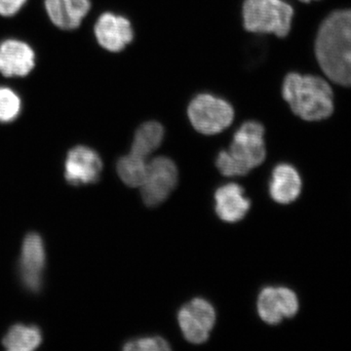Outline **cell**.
<instances>
[{"label":"cell","instance_id":"obj_14","mask_svg":"<svg viewBox=\"0 0 351 351\" xmlns=\"http://www.w3.org/2000/svg\"><path fill=\"white\" fill-rule=\"evenodd\" d=\"M251 207V201L239 184L230 182L219 186L215 193V211L221 221L237 223L244 219Z\"/></svg>","mask_w":351,"mask_h":351},{"label":"cell","instance_id":"obj_5","mask_svg":"<svg viewBox=\"0 0 351 351\" xmlns=\"http://www.w3.org/2000/svg\"><path fill=\"white\" fill-rule=\"evenodd\" d=\"M47 253L43 237L38 232L25 234L17 262L18 280L25 292L38 295L43 290Z\"/></svg>","mask_w":351,"mask_h":351},{"label":"cell","instance_id":"obj_17","mask_svg":"<svg viewBox=\"0 0 351 351\" xmlns=\"http://www.w3.org/2000/svg\"><path fill=\"white\" fill-rule=\"evenodd\" d=\"M164 138V128L156 121H147L142 124L135 135L131 145V154L147 158L156 152Z\"/></svg>","mask_w":351,"mask_h":351},{"label":"cell","instance_id":"obj_9","mask_svg":"<svg viewBox=\"0 0 351 351\" xmlns=\"http://www.w3.org/2000/svg\"><path fill=\"white\" fill-rule=\"evenodd\" d=\"M178 322L186 341L193 345H201L207 341L213 330L216 311L211 302L195 298L180 309Z\"/></svg>","mask_w":351,"mask_h":351},{"label":"cell","instance_id":"obj_2","mask_svg":"<svg viewBox=\"0 0 351 351\" xmlns=\"http://www.w3.org/2000/svg\"><path fill=\"white\" fill-rule=\"evenodd\" d=\"M282 94L293 112L306 121L326 119L334 112L332 88L319 76L289 73Z\"/></svg>","mask_w":351,"mask_h":351},{"label":"cell","instance_id":"obj_22","mask_svg":"<svg viewBox=\"0 0 351 351\" xmlns=\"http://www.w3.org/2000/svg\"><path fill=\"white\" fill-rule=\"evenodd\" d=\"M302 2H311L313 1V0H301Z\"/></svg>","mask_w":351,"mask_h":351},{"label":"cell","instance_id":"obj_20","mask_svg":"<svg viewBox=\"0 0 351 351\" xmlns=\"http://www.w3.org/2000/svg\"><path fill=\"white\" fill-rule=\"evenodd\" d=\"M122 350L126 351H166L171 350V346L166 339L161 337H145L126 341Z\"/></svg>","mask_w":351,"mask_h":351},{"label":"cell","instance_id":"obj_18","mask_svg":"<svg viewBox=\"0 0 351 351\" xmlns=\"http://www.w3.org/2000/svg\"><path fill=\"white\" fill-rule=\"evenodd\" d=\"M149 161L147 158L129 152L120 157L117 163V172L122 182L130 188H141L147 179Z\"/></svg>","mask_w":351,"mask_h":351},{"label":"cell","instance_id":"obj_19","mask_svg":"<svg viewBox=\"0 0 351 351\" xmlns=\"http://www.w3.org/2000/svg\"><path fill=\"white\" fill-rule=\"evenodd\" d=\"M24 101L21 95L8 85H0V124L14 123L22 115Z\"/></svg>","mask_w":351,"mask_h":351},{"label":"cell","instance_id":"obj_16","mask_svg":"<svg viewBox=\"0 0 351 351\" xmlns=\"http://www.w3.org/2000/svg\"><path fill=\"white\" fill-rule=\"evenodd\" d=\"M43 341V330L38 325L17 323L7 330L2 346L9 351H32L38 350Z\"/></svg>","mask_w":351,"mask_h":351},{"label":"cell","instance_id":"obj_15","mask_svg":"<svg viewBox=\"0 0 351 351\" xmlns=\"http://www.w3.org/2000/svg\"><path fill=\"white\" fill-rule=\"evenodd\" d=\"M302 178L294 166L278 164L272 171L269 195L279 204H290L298 199L302 191Z\"/></svg>","mask_w":351,"mask_h":351},{"label":"cell","instance_id":"obj_10","mask_svg":"<svg viewBox=\"0 0 351 351\" xmlns=\"http://www.w3.org/2000/svg\"><path fill=\"white\" fill-rule=\"evenodd\" d=\"M36 64L38 55L27 41L18 38L0 40V75L8 80L27 77Z\"/></svg>","mask_w":351,"mask_h":351},{"label":"cell","instance_id":"obj_8","mask_svg":"<svg viewBox=\"0 0 351 351\" xmlns=\"http://www.w3.org/2000/svg\"><path fill=\"white\" fill-rule=\"evenodd\" d=\"M179 171L172 159L158 156L149 162L147 179L141 186L142 199L147 206L156 207L167 199L177 186Z\"/></svg>","mask_w":351,"mask_h":351},{"label":"cell","instance_id":"obj_21","mask_svg":"<svg viewBox=\"0 0 351 351\" xmlns=\"http://www.w3.org/2000/svg\"><path fill=\"white\" fill-rule=\"evenodd\" d=\"M29 0H0V17L10 19L25 8Z\"/></svg>","mask_w":351,"mask_h":351},{"label":"cell","instance_id":"obj_7","mask_svg":"<svg viewBox=\"0 0 351 351\" xmlns=\"http://www.w3.org/2000/svg\"><path fill=\"white\" fill-rule=\"evenodd\" d=\"M103 160L93 147L76 145L66 152L64 178L69 186L80 188L96 184L101 179Z\"/></svg>","mask_w":351,"mask_h":351},{"label":"cell","instance_id":"obj_13","mask_svg":"<svg viewBox=\"0 0 351 351\" xmlns=\"http://www.w3.org/2000/svg\"><path fill=\"white\" fill-rule=\"evenodd\" d=\"M43 10L53 27L60 32H75L92 10L91 0H43Z\"/></svg>","mask_w":351,"mask_h":351},{"label":"cell","instance_id":"obj_3","mask_svg":"<svg viewBox=\"0 0 351 351\" xmlns=\"http://www.w3.org/2000/svg\"><path fill=\"white\" fill-rule=\"evenodd\" d=\"M265 127L258 121H247L233 136L228 151L219 152L216 166L226 177L248 174L265 161Z\"/></svg>","mask_w":351,"mask_h":351},{"label":"cell","instance_id":"obj_12","mask_svg":"<svg viewBox=\"0 0 351 351\" xmlns=\"http://www.w3.org/2000/svg\"><path fill=\"white\" fill-rule=\"evenodd\" d=\"M299 306L297 294L289 288L265 287L258 295V315L267 324H280L286 318L294 317Z\"/></svg>","mask_w":351,"mask_h":351},{"label":"cell","instance_id":"obj_11","mask_svg":"<svg viewBox=\"0 0 351 351\" xmlns=\"http://www.w3.org/2000/svg\"><path fill=\"white\" fill-rule=\"evenodd\" d=\"M95 40L101 49L119 53L133 41L134 31L130 21L113 12L101 13L93 27Z\"/></svg>","mask_w":351,"mask_h":351},{"label":"cell","instance_id":"obj_4","mask_svg":"<svg viewBox=\"0 0 351 351\" xmlns=\"http://www.w3.org/2000/svg\"><path fill=\"white\" fill-rule=\"evenodd\" d=\"M242 13L247 31L278 38L287 36L294 16L293 7L284 0H245Z\"/></svg>","mask_w":351,"mask_h":351},{"label":"cell","instance_id":"obj_1","mask_svg":"<svg viewBox=\"0 0 351 351\" xmlns=\"http://www.w3.org/2000/svg\"><path fill=\"white\" fill-rule=\"evenodd\" d=\"M315 54L330 80L351 87V10L328 16L316 38Z\"/></svg>","mask_w":351,"mask_h":351},{"label":"cell","instance_id":"obj_6","mask_svg":"<svg viewBox=\"0 0 351 351\" xmlns=\"http://www.w3.org/2000/svg\"><path fill=\"white\" fill-rule=\"evenodd\" d=\"M188 114L193 128L204 135L221 133L234 119L232 105L211 94L197 95L189 104Z\"/></svg>","mask_w":351,"mask_h":351}]
</instances>
